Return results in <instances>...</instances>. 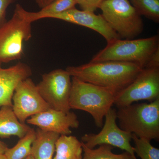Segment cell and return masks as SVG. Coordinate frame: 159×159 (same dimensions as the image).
<instances>
[{
	"label": "cell",
	"mask_w": 159,
	"mask_h": 159,
	"mask_svg": "<svg viewBox=\"0 0 159 159\" xmlns=\"http://www.w3.org/2000/svg\"><path fill=\"white\" fill-rule=\"evenodd\" d=\"M60 135L38 128L31 148V155L34 159H53L55 143Z\"/></svg>",
	"instance_id": "9a60e30c"
},
{
	"label": "cell",
	"mask_w": 159,
	"mask_h": 159,
	"mask_svg": "<svg viewBox=\"0 0 159 159\" xmlns=\"http://www.w3.org/2000/svg\"><path fill=\"white\" fill-rule=\"evenodd\" d=\"M49 18L61 20L92 29L101 34L107 43L120 38L109 26L102 15H97L94 12L80 10L75 8L60 14L52 16Z\"/></svg>",
	"instance_id": "7c38bea8"
},
{
	"label": "cell",
	"mask_w": 159,
	"mask_h": 159,
	"mask_svg": "<svg viewBox=\"0 0 159 159\" xmlns=\"http://www.w3.org/2000/svg\"><path fill=\"white\" fill-rule=\"evenodd\" d=\"M116 120L117 110L111 108L106 115L102 130L98 134H85L81 137V142L90 148L102 144L111 145L125 150L136 158L134 147L130 144L132 134L121 129Z\"/></svg>",
	"instance_id": "9c48e42d"
},
{
	"label": "cell",
	"mask_w": 159,
	"mask_h": 159,
	"mask_svg": "<svg viewBox=\"0 0 159 159\" xmlns=\"http://www.w3.org/2000/svg\"><path fill=\"white\" fill-rule=\"evenodd\" d=\"M117 120L122 130L151 142L159 139V98L150 103L118 107Z\"/></svg>",
	"instance_id": "3957f363"
},
{
	"label": "cell",
	"mask_w": 159,
	"mask_h": 159,
	"mask_svg": "<svg viewBox=\"0 0 159 159\" xmlns=\"http://www.w3.org/2000/svg\"><path fill=\"white\" fill-rule=\"evenodd\" d=\"M130 2L141 16L159 22V0H130Z\"/></svg>",
	"instance_id": "ffe728a7"
},
{
	"label": "cell",
	"mask_w": 159,
	"mask_h": 159,
	"mask_svg": "<svg viewBox=\"0 0 159 159\" xmlns=\"http://www.w3.org/2000/svg\"><path fill=\"white\" fill-rule=\"evenodd\" d=\"M77 5L76 0H54L39 11L31 12L26 10V16L29 21L32 23L74 9Z\"/></svg>",
	"instance_id": "e0dca14e"
},
{
	"label": "cell",
	"mask_w": 159,
	"mask_h": 159,
	"mask_svg": "<svg viewBox=\"0 0 159 159\" xmlns=\"http://www.w3.org/2000/svg\"><path fill=\"white\" fill-rule=\"evenodd\" d=\"M159 98V68H144L133 81L116 95L117 107L141 100L152 102Z\"/></svg>",
	"instance_id": "ba28073f"
},
{
	"label": "cell",
	"mask_w": 159,
	"mask_h": 159,
	"mask_svg": "<svg viewBox=\"0 0 159 159\" xmlns=\"http://www.w3.org/2000/svg\"><path fill=\"white\" fill-rule=\"evenodd\" d=\"M17 0H0V27L6 21L7 9L10 5Z\"/></svg>",
	"instance_id": "603a6c76"
},
{
	"label": "cell",
	"mask_w": 159,
	"mask_h": 159,
	"mask_svg": "<svg viewBox=\"0 0 159 159\" xmlns=\"http://www.w3.org/2000/svg\"><path fill=\"white\" fill-rule=\"evenodd\" d=\"M24 159H34V157L32 156L31 155H29V156H28L27 157H26Z\"/></svg>",
	"instance_id": "4316f807"
},
{
	"label": "cell",
	"mask_w": 159,
	"mask_h": 159,
	"mask_svg": "<svg viewBox=\"0 0 159 159\" xmlns=\"http://www.w3.org/2000/svg\"><path fill=\"white\" fill-rule=\"evenodd\" d=\"M21 5L16 6L12 17L0 27V65L21 59L24 43L32 37L31 22Z\"/></svg>",
	"instance_id": "5b68a950"
},
{
	"label": "cell",
	"mask_w": 159,
	"mask_h": 159,
	"mask_svg": "<svg viewBox=\"0 0 159 159\" xmlns=\"http://www.w3.org/2000/svg\"><path fill=\"white\" fill-rule=\"evenodd\" d=\"M143 68L135 64L115 61L91 62L66 68L72 77L108 89L116 94L130 84Z\"/></svg>",
	"instance_id": "6da1fadb"
},
{
	"label": "cell",
	"mask_w": 159,
	"mask_h": 159,
	"mask_svg": "<svg viewBox=\"0 0 159 159\" xmlns=\"http://www.w3.org/2000/svg\"><path fill=\"white\" fill-rule=\"evenodd\" d=\"M159 68V47L153 52L145 68Z\"/></svg>",
	"instance_id": "cb8c5ba5"
},
{
	"label": "cell",
	"mask_w": 159,
	"mask_h": 159,
	"mask_svg": "<svg viewBox=\"0 0 159 159\" xmlns=\"http://www.w3.org/2000/svg\"><path fill=\"white\" fill-rule=\"evenodd\" d=\"M113 91L72 77L70 106L91 115L96 126L102 128L106 114L114 104Z\"/></svg>",
	"instance_id": "7a4b0ae2"
},
{
	"label": "cell",
	"mask_w": 159,
	"mask_h": 159,
	"mask_svg": "<svg viewBox=\"0 0 159 159\" xmlns=\"http://www.w3.org/2000/svg\"><path fill=\"white\" fill-rule=\"evenodd\" d=\"M71 77L67 71L60 69L43 74L41 80L36 85L50 108L65 112L70 111Z\"/></svg>",
	"instance_id": "52a82bcc"
},
{
	"label": "cell",
	"mask_w": 159,
	"mask_h": 159,
	"mask_svg": "<svg viewBox=\"0 0 159 159\" xmlns=\"http://www.w3.org/2000/svg\"><path fill=\"white\" fill-rule=\"evenodd\" d=\"M0 65V107H12V97L18 84L32 75V70L27 64L21 62L7 68Z\"/></svg>",
	"instance_id": "4fadbf2b"
},
{
	"label": "cell",
	"mask_w": 159,
	"mask_h": 159,
	"mask_svg": "<svg viewBox=\"0 0 159 159\" xmlns=\"http://www.w3.org/2000/svg\"><path fill=\"white\" fill-rule=\"evenodd\" d=\"M99 9L109 26L120 38L134 39L143 31L141 16L129 0H104Z\"/></svg>",
	"instance_id": "8992f818"
},
{
	"label": "cell",
	"mask_w": 159,
	"mask_h": 159,
	"mask_svg": "<svg viewBox=\"0 0 159 159\" xmlns=\"http://www.w3.org/2000/svg\"><path fill=\"white\" fill-rule=\"evenodd\" d=\"M55 154L53 159H82V142L77 137L60 135L55 143Z\"/></svg>",
	"instance_id": "2e32d148"
},
{
	"label": "cell",
	"mask_w": 159,
	"mask_h": 159,
	"mask_svg": "<svg viewBox=\"0 0 159 159\" xmlns=\"http://www.w3.org/2000/svg\"><path fill=\"white\" fill-rule=\"evenodd\" d=\"M35 137V130L31 128L14 147L7 149L4 154L6 159H24L31 155V145Z\"/></svg>",
	"instance_id": "d6986e66"
},
{
	"label": "cell",
	"mask_w": 159,
	"mask_h": 159,
	"mask_svg": "<svg viewBox=\"0 0 159 159\" xmlns=\"http://www.w3.org/2000/svg\"><path fill=\"white\" fill-rule=\"evenodd\" d=\"M31 129L29 125L19 121L12 107H0V138L6 139L14 136L20 139Z\"/></svg>",
	"instance_id": "5bb4252c"
},
{
	"label": "cell",
	"mask_w": 159,
	"mask_h": 159,
	"mask_svg": "<svg viewBox=\"0 0 159 159\" xmlns=\"http://www.w3.org/2000/svg\"><path fill=\"white\" fill-rule=\"evenodd\" d=\"M98 52L91 62L115 61L135 64L145 68L150 57L159 47V37L156 35L140 39L113 40Z\"/></svg>",
	"instance_id": "277c9868"
},
{
	"label": "cell",
	"mask_w": 159,
	"mask_h": 159,
	"mask_svg": "<svg viewBox=\"0 0 159 159\" xmlns=\"http://www.w3.org/2000/svg\"><path fill=\"white\" fill-rule=\"evenodd\" d=\"M82 159H137L127 152L121 154L114 153L112 152L113 146L107 144L99 145L97 148H89L82 142Z\"/></svg>",
	"instance_id": "ac0fdd59"
},
{
	"label": "cell",
	"mask_w": 159,
	"mask_h": 159,
	"mask_svg": "<svg viewBox=\"0 0 159 159\" xmlns=\"http://www.w3.org/2000/svg\"><path fill=\"white\" fill-rule=\"evenodd\" d=\"M26 122L43 130L56 133L60 135H70L72 134L70 129L78 128L80 125L77 115L74 112H65L51 108L32 116Z\"/></svg>",
	"instance_id": "8fae6325"
},
{
	"label": "cell",
	"mask_w": 159,
	"mask_h": 159,
	"mask_svg": "<svg viewBox=\"0 0 159 159\" xmlns=\"http://www.w3.org/2000/svg\"><path fill=\"white\" fill-rule=\"evenodd\" d=\"M9 148L6 143L0 141V154H4Z\"/></svg>",
	"instance_id": "484cf974"
},
{
	"label": "cell",
	"mask_w": 159,
	"mask_h": 159,
	"mask_svg": "<svg viewBox=\"0 0 159 159\" xmlns=\"http://www.w3.org/2000/svg\"><path fill=\"white\" fill-rule=\"evenodd\" d=\"M104 0H76L83 10L95 12Z\"/></svg>",
	"instance_id": "7402d4cb"
},
{
	"label": "cell",
	"mask_w": 159,
	"mask_h": 159,
	"mask_svg": "<svg viewBox=\"0 0 159 159\" xmlns=\"http://www.w3.org/2000/svg\"><path fill=\"white\" fill-rule=\"evenodd\" d=\"M40 9H42L54 0H34Z\"/></svg>",
	"instance_id": "d4e9b609"
},
{
	"label": "cell",
	"mask_w": 159,
	"mask_h": 159,
	"mask_svg": "<svg viewBox=\"0 0 159 159\" xmlns=\"http://www.w3.org/2000/svg\"><path fill=\"white\" fill-rule=\"evenodd\" d=\"M132 140L134 143V152L141 159H159V148L152 146L150 142L139 138L133 134Z\"/></svg>",
	"instance_id": "44dd1931"
},
{
	"label": "cell",
	"mask_w": 159,
	"mask_h": 159,
	"mask_svg": "<svg viewBox=\"0 0 159 159\" xmlns=\"http://www.w3.org/2000/svg\"><path fill=\"white\" fill-rule=\"evenodd\" d=\"M0 159H6L4 154H0Z\"/></svg>",
	"instance_id": "83f0119b"
},
{
	"label": "cell",
	"mask_w": 159,
	"mask_h": 159,
	"mask_svg": "<svg viewBox=\"0 0 159 159\" xmlns=\"http://www.w3.org/2000/svg\"><path fill=\"white\" fill-rule=\"evenodd\" d=\"M12 109L19 121L25 123L32 116L50 109L40 94L37 85L29 77L18 84L12 99Z\"/></svg>",
	"instance_id": "30bf717a"
}]
</instances>
